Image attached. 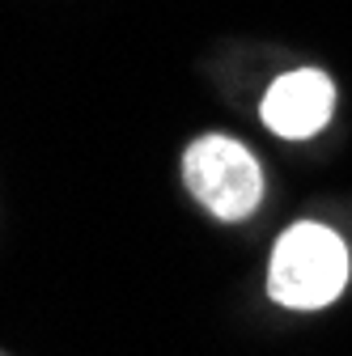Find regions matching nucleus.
I'll use <instances>...</instances> for the list:
<instances>
[{"mask_svg": "<svg viewBox=\"0 0 352 356\" xmlns=\"http://www.w3.org/2000/svg\"><path fill=\"white\" fill-rule=\"evenodd\" d=\"M348 284V246L335 229L301 220L280 234L268 267V293L289 309H323Z\"/></svg>", "mask_w": 352, "mask_h": 356, "instance_id": "f257e3e1", "label": "nucleus"}, {"mask_svg": "<svg viewBox=\"0 0 352 356\" xmlns=\"http://www.w3.org/2000/svg\"><path fill=\"white\" fill-rule=\"evenodd\" d=\"M335 111V85L323 68H293L263 94V123L285 140H310Z\"/></svg>", "mask_w": 352, "mask_h": 356, "instance_id": "7ed1b4c3", "label": "nucleus"}, {"mask_svg": "<svg viewBox=\"0 0 352 356\" xmlns=\"http://www.w3.org/2000/svg\"><path fill=\"white\" fill-rule=\"evenodd\" d=\"M187 191L216 216V220H246L259 208L263 174L246 145L230 136H200L183 153Z\"/></svg>", "mask_w": 352, "mask_h": 356, "instance_id": "f03ea898", "label": "nucleus"}]
</instances>
